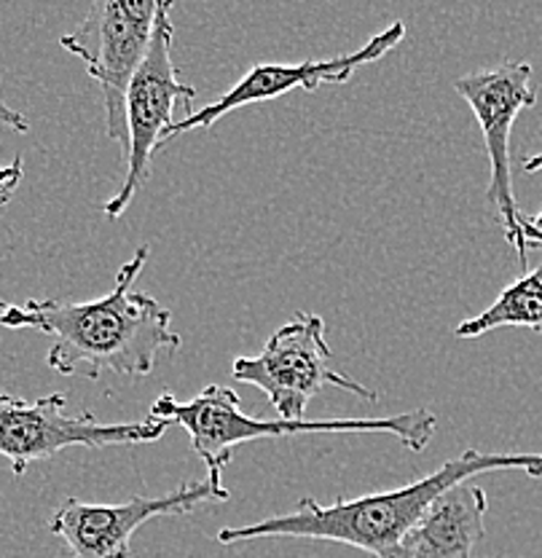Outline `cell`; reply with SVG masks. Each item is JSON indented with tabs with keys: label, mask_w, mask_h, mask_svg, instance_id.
Here are the masks:
<instances>
[{
	"label": "cell",
	"mask_w": 542,
	"mask_h": 558,
	"mask_svg": "<svg viewBox=\"0 0 542 558\" xmlns=\"http://www.w3.org/2000/svg\"><path fill=\"white\" fill-rule=\"evenodd\" d=\"M148 253V244L135 250L116 275L113 290L103 299H31L25 304H5L0 299V325L49 336L46 363L62 376H86L89 381L100 379L105 371L119 376H148L161 354L183 344L170 328L172 312L154 295L135 290V279Z\"/></svg>",
	"instance_id": "obj_1"
},
{
	"label": "cell",
	"mask_w": 542,
	"mask_h": 558,
	"mask_svg": "<svg viewBox=\"0 0 542 558\" xmlns=\"http://www.w3.org/2000/svg\"><path fill=\"white\" fill-rule=\"evenodd\" d=\"M505 470L542 478V453H483L468 449L448 459L435 473L408 486L365 494L358 499L339 497L334 505H320L314 497H304L299 508L288 515H272L258 523L220 529L218 543L231 545L258 537H304L349 545V548L365 550L373 558H400L408 534L424 519L430 505L441 494L468 484L475 475L505 473Z\"/></svg>",
	"instance_id": "obj_2"
},
{
	"label": "cell",
	"mask_w": 542,
	"mask_h": 558,
	"mask_svg": "<svg viewBox=\"0 0 542 558\" xmlns=\"http://www.w3.org/2000/svg\"><path fill=\"white\" fill-rule=\"evenodd\" d=\"M150 418H161L170 427L178 424L189 433L196 457L207 468V481L220 492H229L224 486V470L234 451L242 444H253L261 438L304 433H384L398 438L408 451H424L438 433V416L427 409L384 418H299V422L274 418V422H264V418L244 414L239 395L220 384L204 387L189 403H180L172 395H159L150 405Z\"/></svg>",
	"instance_id": "obj_3"
},
{
	"label": "cell",
	"mask_w": 542,
	"mask_h": 558,
	"mask_svg": "<svg viewBox=\"0 0 542 558\" xmlns=\"http://www.w3.org/2000/svg\"><path fill=\"white\" fill-rule=\"evenodd\" d=\"M172 5L174 0H161L159 3L150 44L135 75H132L130 86H127V174L113 199L103 207L108 220H119L150 180V165H154L156 150H159V145H165V135L174 124V105H189L196 100V86L183 84L172 62Z\"/></svg>",
	"instance_id": "obj_4"
},
{
	"label": "cell",
	"mask_w": 542,
	"mask_h": 558,
	"mask_svg": "<svg viewBox=\"0 0 542 558\" xmlns=\"http://www.w3.org/2000/svg\"><path fill=\"white\" fill-rule=\"evenodd\" d=\"M231 376L258 387L279 418H306V409L325 387H339L363 400H376L373 389L334 368V352L325 341V319L299 312L279 325L255 357H237Z\"/></svg>",
	"instance_id": "obj_5"
},
{
	"label": "cell",
	"mask_w": 542,
	"mask_h": 558,
	"mask_svg": "<svg viewBox=\"0 0 542 558\" xmlns=\"http://www.w3.org/2000/svg\"><path fill=\"white\" fill-rule=\"evenodd\" d=\"M170 429L161 418L132 424H105L92 411L70 416L62 395L22 400L0 392V457L11 462L14 475H25L40 459L70 449V446H135L154 444Z\"/></svg>",
	"instance_id": "obj_6"
},
{
	"label": "cell",
	"mask_w": 542,
	"mask_h": 558,
	"mask_svg": "<svg viewBox=\"0 0 542 558\" xmlns=\"http://www.w3.org/2000/svg\"><path fill=\"white\" fill-rule=\"evenodd\" d=\"M161 0H95L73 33L62 35V49L84 60L103 92L108 137L127 145L124 97L143 60Z\"/></svg>",
	"instance_id": "obj_7"
},
{
	"label": "cell",
	"mask_w": 542,
	"mask_h": 558,
	"mask_svg": "<svg viewBox=\"0 0 542 558\" xmlns=\"http://www.w3.org/2000/svg\"><path fill=\"white\" fill-rule=\"evenodd\" d=\"M457 95L473 108L486 143L492 180L486 185L489 205L503 223L505 240L518 255V264L527 266V236H523V213L513 194L510 172V132L518 113L532 108L538 92L532 86V65L529 62H503L492 70L462 75L454 84Z\"/></svg>",
	"instance_id": "obj_8"
},
{
	"label": "cell",
	"mask_w": 542,
	"mask_h": 558,
	"mask_svg": "<svg viewBox=\"0 0 542 558\" xmlns=\"http://www.w3.org/2000/svg\"><path fill=\"white\" fill-rule=\"evenodd\" d=\"M229 497L231 492H220L207 478L165 497H132L121 505H89L68 497L51 515L49 532L68 545L73 558H130V543L143 523L167 513H194L202 505L226 502Z\"/></svg>",
	"instance_id": "obj_9"
},
{
	"label": "cell",
	"mask_w": 542,
	"mask_h": 558,
	"mask_svg": "<svg viewBox=\"0 0 542 558\" xmlns=\"http://www.w3.org/2000/svg\"><path fill=\"white\" fill-rule=\"evenodd\" d=\"M404 38L406 25L404 22H393L387 31L373 35L369 44H363L358 51H352V54L330 57V60H306L296 62V65H285V62H258V65L250 68L248 73L220 97V100L207 105V108L194 110V113H189L185 119L174 121L170 132L165 135V143L178 135H185V132L191 130H209L215 121L224 119L231 110L244 108V105L277 100V97L296 89L314 92L320 84H347V81L358 73V68L382 60V57L389 54Z\"/></svg>",
	"instance_id": "obj_10"
},
{
	"label": "cell",
	"mask_w": 542,
	"mask_h": 558,
	"mask_svg": "<svg viewBox=\"0 0 542 558\" xmlns=\"http://www.w3.org/2000/svg\"><path fill=\"white\" fill-rule=\"evenodd\" d=\"M486 510L489 499L481 486L448 488L408 534L400 558H470L486 534Z\"/></svg>",
	"instance_id": "obj_11"
},
{
	"label": "cell",
	"mask_w": 542,
	"mask_h": 558,
	"mask_svg": "<svg viewBox=\"0 0 542 558\" xmlns=\"http://www.w3.org/2000/svg\"><path fill=\"white\" fill-rule=\"evenodd\" d=\"M497 328H532L542 333V266L518 277L489 310L457 325V339H478Z\"/></svg>",
	"instance_id": "obj_12"
},
{
	"label": "cell",
	"mask_w": 542,
	"mask_h": 558,
	"mask_svg": "<svg viewBox=\"0 0 542 558\" xmlns=\"http://www.w3.org/2000/svg\"><path fill=\"white\" fill-rule=\"evenodd\" d=\"M22 174H25V165H22V156H16L11 165L0 167V207L9 205L14 191L20 189L22 183Z\"/></svg>",
	"instance_id": "obj_13"
},
{
	"label": "cell",
	"mask_w": 542,
	"mask_h": 558,
	"mask_svg": "<svg viewBox=\"0 0 542 558\" xmlns=\"http://www.w3.org/2000/svg\"><path fill=\"white\" fill-rule=\"evenodd\" d=\"M0 126L16 132V135H25V132L31 130V121H27L20 110H14L9 102L3 100V97H0Z\"/></svg>",
	"instance_id": "obj_14"
},
{
	"label": "cell",
	"mask_w": 542,
	"mask_h": 558,
	"mask_svg": "<svg viewBox=\"0 0 542 558\" xmlns=\"http://www.w3.org/2000/svg\"><path fill=\"white\" fill-rule=\"evenodd\" d=\"M523 236L529 247H542V213L534 218H523Z\"/></svg>",
	"instance_id": "obj_15"
},
{
	"label": "cell",
	"mask_w": 542,
	"mask_h": 558,
	"mask_svg": "<svg viewBox=\"0 0 542 558\" xmlns=\"http://www.w3.org/2000/svg\"><path fill=\"white\" fill-rule=\"evenodd\" d=\"M523 172H529V174H534V172H542V154L532 156V159H527V161H523Z\"/></svg>",
	"instance_id": "obj_16"
}]
</instances>
